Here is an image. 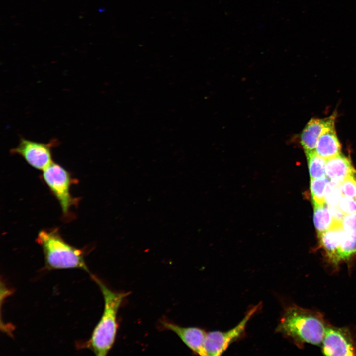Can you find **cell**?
Listing matches in <instances>:
<instances>
[{"instance_id":"obj_1","label":"cell","mask_w":356,"mask_h":356,"mask_svg":"<svg viewBox=\"0 0 356 356\" xmlns=\"http://www.w3.org/2000/svg\"><path fill=\"white\" fill-rule=\"evenodd\" d=\"M326 328L320 314L292 304L284 309L276 331L301 347L304 343L321 344Z\"/></svg>"},{"instance_id":"obj_2","label":"cell","mask_w":356,"mask_h":356,"mask_svg":"<svg viewBox=\"0 0 356 356\" xmlns=\"http://www.w3.org/2000/svg\"><path fill=\"white\" fill-rule=\"evenodd\" d=\"M99 286L103 296L104 308L103 314L95 327L91 338L85 344L96 356L107 355L115 340L118 323L117 316L123 300L129 292H116L110 289L100 279L91 274Z\"/></svg>"},{"instance_id":"obj_3","label":"cell","mask_w":356,"mask_h":356,"mask_svg":"<svg viewBox=\"0 0 356 356\" xmlns=\"http://www.w3.org/2000/svg\"><path fill=\"white\" fill-rule=\"evenodd\" d=\"M36 240L43 250L47 269L77 268L90 273L82 251L66 242L57 229L41 230Z\"/></svg>"},{"instance_id":"obj_4","label":"cell","mask_w":356,"mask_h":356,"mask_svg":"<svg viewBox=\"0 0 356 356\" xmlns=\"http://www.w3.org/2000/svg\"><path fill=\"white\" fill-rule=\"evenodd\" d=\"M43 178L59 201L63 213L67 216L70 208L78 199L72 197L70 193L72 183L70 174L60 165L53 162L43 171Z\"/></svg>"},{"instance_id":"obj_5","label":"cell","mask_w":356,"mask_h":356,"mask_svg":"<svg viewBox=\"0 0 356 356\" xmlns=\"http://www.w3.org/2000/svg\"><path fill=\"white\" fill-rule=\"evenodd\" d=\"M261 306V303H259L251 308L246 312L242 320L235 327L228 331L207 332L204 343L207 356H221L231 344L244 336L248 322Z\"/></svg>"},{"instance_id":"obj_6","label":"cell","mask_w":356,"mask_h":356,"mask_svg":"<svg viewBox=\"0 0 356 356\" xmlns=\"http://www.w3.org/2000/svg\"><path fill=\"white\" fill-rule=\"evenodd\" d=\"M58 142L56 139L51 140L47 143H43L21 138L17 147L10 151L13 154L22 156L34 168L44 171L53 162L51 149L58 145Z\"/></svg>"},{"instance_id":"obj_7","label":"cell","mask_w":356,"mask_h":356,"mask_svg":"<svg viewBox=\"0 0 356 356\" xmlns=\"http://www.w3.org/2000/svg\"><path fill=\"white\" fill-rule=\"evenodd\" d=\"M321 345L322 352L326 356L356 355L354 342L349 331L344 328L326 326Z\"/></svg>"},{"instance_id":"obj_8","label":"cell","mask_w":356,"mask_h":356,"mask_svg":"<svg viewBox=\"0 0 356 356\" xmlns=\"http://www.w3.org/2000/svg\"><path fill=\"white\" fill-rule=\"evenodd\" d=\"M161 324L164 328L177 335L193 352L207 356L204 348L207 332L204 329L196 327H183L166 320H162Z\"/></svg>"},{"instance_id":"obj_9","label":"cell","mask_w":356,"mask_h":356,"mask_svg":"<svg viewBox=\"0 0 356 356\" xmlns=\"http://www.w3.org/2000/svg\"><path fill=\"white\" fill-rule=\"evenodd\" d=\"M336 114L323 118H312L306 124L300 135L304 151L315 150L318 140L325 132L334 128Z\"/></svg>"},{"instance_id":"obj_10","label":"cell","mask_w":356,"mask_h":356,"mask_svg":"<svg viewBox=\"0 0 356 356\" xmlns=\"http://www.w3.org/2000/svg\"><path fill=\"white\" fill-rule=\"evenodd\" d=\"M344 232L342 222H336L328 230L317 234L320 245L334 265H338V253Z\"/></svg>"},{"instance_id":"obj_11","label":"cell","mask_w":356,"mask_h":356,"mask_svg":"<svg viewBox=\"0 0 356 356\" xmlns=\"http://www.w3.org/2000/svg\"><path fill=\"white\" fill-rule=\"evenodd\" d=\"M356 172L350 160L343 154L340 153L326 160L325 173L331 181L341 183Z\"/></svg>"},{"instance_id":"obj_12","label":"cell","mask_w":356,"mask_h":356,"mask_svg":"<svg viewBox=\"0 0 356 356\" xmlns=\"http://www.w3.org/2000/svg\"><path fill=\"white\" fill-rule=\"evenodd\" d=\"M315 151L318 155L326 160L340 153L341 145L335 127L324 132L320 136Z\"/></svg>"},{"instance_id":"obj_13","label":"cell","mask_w":356,"mask_h":356,"mask_svg":"<svg viewBox=\"0 0 356 356\" xmlns=\"http://www.w3.org/2000/svg\"><path fill=\"white\" fill-rule=\"evenodd\" d=\"M313 221L317 233L324 232L332 227L336 222L328 207L325 204H313Z\"/></svg>"},{"instance_id":"obj_14","label":"cell","mask_w":356,"mask_h":356,"mask_svg":"<svg viewBox=\"0 0 356 356\" xmlns=\"http://www.w3.org/2000/svg\"><path fill=\"white\" fill-rule=\"evenodd\" d=\"M311 179H319L325 176L326 159L318 155L315 150L305 151Z\"/></svg>"},{"instance_id":"obj_15","label":"cell","mask_w":356,"mask_h":356,"mask_svg":"<svg viewBox=\"0 0 356 356\" xmlns=\"http://www.w3.org/2000/svg\"><path fill=\"white\" fill-rule=\"evenodd\" d=\"M356 253V233L344 231L338 253V264L348 260Z\"/></svg>"},{"instance_id":"obj_16","label":"cell","mask_w":356,"mask_h":356,"mask_svg":"<svg viewBox=\"0 0 356 356\" xmlns=\"http://www.w3.org/2000/svg\"><path fill=\"white\" fill-rule=\"evenodd\" d=\"M329 182L328 178L326 177L319 179H311L310 190L313 204H325V189Z\"/></svg>"},{"instance_id":"obj_17","label":"cell","mask_w":356,"mask_h":356,"mask_svg":"<svg viewBox=\"0 0 356 356\" xmlns=\"http://www.w3.org/2000/svg\"><path fill=\"white\" fill-rule=\"evenodd\" d=\"M340 182L331 181L327 184L325 193V201L329 206L338 205L342 196Z\"/></svg>"},{"instance_id":"obj_18","label":"cell","mask_w":356,"mask_h":356,"mask_svg":"<svg viewBox=\"0 0 356 356\" xmlns=\"http://www.w3.org/2000/svg\"><path fill=\"white\" fill-rule=\"evenodd\" d=\"M354 175L348 177L341 182V190L343 195L356 199V181Z\"/></svg>"},{"instance_id":"obj_19","label":"cell","mask_w":356,"mask_h":356,"mask_svg":"<svg viewBox=\"0 0 356 356\" xmlns=\"http://www.w3.org/2000/svg\"><path fill=\"white\" fill-rule=\"evenodd\" d=\"M338 206L345 215L356 212V201L352 198L342 196Z\"/></svg>"},{"instance_id":"obj_20","label":"cell","mask_w":356,"mask_h":356,"mask_svg":"<svg viewBox=\"0 0 356 356\" xmlns=\"http://www.w3.org/2000/svg\"><path fill=\"white\" fill-rule=\"evenodd\" d=\"M344 231L356 233V212L346 215L342 222Z\"/></svg>"},{"instance_id":"obj_21","label":"cell","mask_w":356,"mask_h":356,"mask_svg":"<svg viewBox=\"0 0 356 356\" xmlns=\"http://www.w3.org/2000/svg\"><path fill=\"white\" fill-rule=\"evenodd\" d=\"M328 207L335 222H342L345 215L341 210L338 205L335 206H328Z\"/></svg>"},{"instance_id":"obj_22","label":"cell","mask_w":356,"mask_h":356,"mask_svg":"<svg viewBox=\"0 0 356 356\" xmlns=\"http://www.w3.org/2000/svg\"><path fill=\"white\" fill-rule=\"evenodd\" d=\"M354 177L356 181V172L355 173Z\"/></svg>"}]
</instances>
